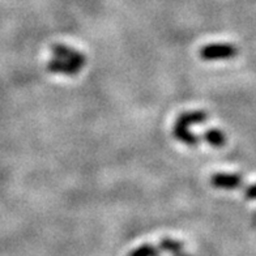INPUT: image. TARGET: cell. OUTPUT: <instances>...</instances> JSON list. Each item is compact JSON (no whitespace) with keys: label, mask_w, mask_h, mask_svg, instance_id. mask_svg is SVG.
<instances>
[{"label":"cell","mask_w":256,"mask_h":256,"mask_svg":"<svg viewBox=\"0 0 256 256\" xmlns=\"http://www.w3.org/2000/svg\"><path fill=\"white\" fill-rule=\"evenodd\" d=\"M238 55V48L232 44H206L200 50V56L204 60H226Z\"/></svg>","instance_id":"6da1fadb"},{"label":"cell","mask_w":256,"mask_h":256,"mask_svg":"<svg viewBox=\"0 0 256 256\" xmlns=\"http://www.w3.org/2000/svg\"><path fill=\"white\" fill-rule=\"evenodd\" d=\"M244 196H246V199L248 200H256V183L255 184L248 186V187L244 190Z\"/></svg>","instance_id":"30bf717a"},{"label":"cell","mask_w":256,"mask_h":256,"mask_svg":"<svg viewBox=\"0 0 256 256\" xmlns=\"http://www.w3.org/2000/svg\"><path fill=\"white\" fill-rule=\"evenodd\" d=\"M158 250L164 251V252H168V254H176L183 251V243L180 240H172V238H165V240H162L160 242V247Z\"/></svg>","instance_id":"ba28073f"},{"label":"cell","mask_w":256,"mask_h":256,"mask_svg":"<svg viewBox=\"0 0 256 256\" xmlns=\"http://www.w3.org/2000/svg\"><path fill=\"white\" fill-rule=\"evenodd\" d=\"M48 71L52 72V74H66V76H74L82 70L78 64L64 60V59H59V58H54L52 60L48 62Z\"/></svg>","instance_id":"277c9868"},{"label":"cell","mask_w":256,"mask_h":256,"mask_svg":"<svg viewBox=\"0 0 256 256\" xmlns=\"http://www.w3.org/2000/svg\"><path fill=\"white\" fill-rule=\"evenodd\" d=\"M202 138L208 144H210L214 148H222L226 144V135L221 130H216V128L206 131Z\"/></svg>","instance_id":"52a82bcc"},{"label":"cell","mask_w":256,"mask_h":256,"mask_svg":"<svg viewBox=\"0 0 256 256\" xmlns=\"http://www.w3.org/2000/svg\"><path fill=\"white\" fill-rule=\"evenodd\" d=\"M160 250L152 244H142L138 248L132 250L128 256H158Z\"/></svg>","instance_id":"9c48e42d"},{"label":"cell","mask_w":256,"mask_h":256,"mask_svg":"<svg viewBox=\"0 0 256 256\" xmlns=\"http://www.w3.org/2000/svg\"><path fill=\"white\" fill-rule=\"evenodd\" d=\"M52 55H54V58H59V59H64V60L78 64L81 68L84 67L85 63H86V58L81 52L68 48V46H64V44H55L52 48Z\"/></svg>","instance_id":"3957f363"},{"label":"cell","mask_w":256,"mask_h":256,"mask_svg":"<svg viewBox=\"0 0 256 256\" xmlns=\"http://www.w3.org/2000/svg\"><path fill=\"white\" fill-rule=\"evenodd\" d=\"M174 136L178 142H183L186 145H196L199 142V138L191 132L190 127H186V126L176 124L174 127Z\"/></svg>","instance_id":"8992f818"},{"label":"cell","mask_w":256,"mask_h":256,"mask_svg":"<svg viewBox=\"0 0 256 256\" xmlns=\"http://www.w3.org/2000/svg\"><path fill=\"white\" fill-rule=\"evenodd\" d=\"M208 119V114L206 112H184L178 118L176 124L186 126V127H192L194 124H200Z\"/></svg>","instance_id":"5b68a950"},{"label":"cell","mask_w":256,"mask_h":256,"mask_svg":"<svg viewBox=\"0 0 256 256\" xmlns=\"http://www.w3.org/2000/svg\"><path fill=\"white\" fill-rule=\"evenodd\" d=\"M172 256H191V255H188V254H186V252H183V251H180V252L174 254V255H172Z\"/></svg>","instance_id":"8fae6325"},{"label":"cell","mask_w":256,"mask_h":256,"mask_svg":"<svg viewBox=\"0 0 256 256\" xmlns=\"http://www.w3.org/2000/svg\"><path fill=\"white\" fill-rule=\"evenodd\" d=\"M213 187L220 190H236L242 186V176L238 174H230V172H217L210 179Z\"/></svg>","instance_id":"7a4b0ae2"}]
</instances>
